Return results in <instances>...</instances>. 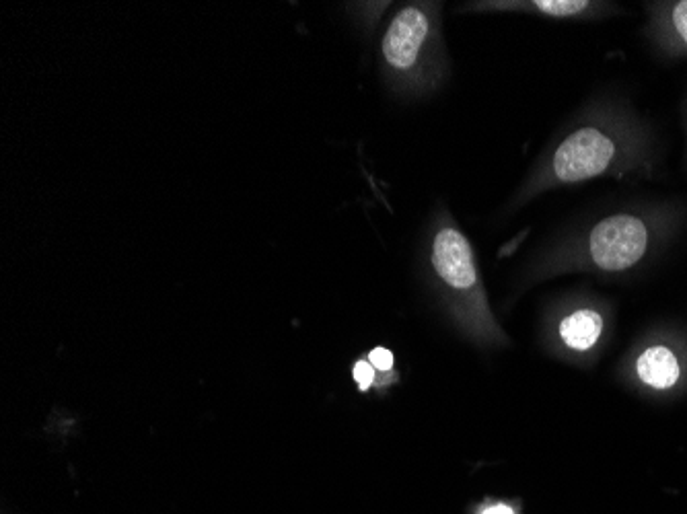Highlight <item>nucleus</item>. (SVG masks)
Here are the masks:
<instances>
[{
	"label": "nucleus",
	"mask_w": 687,
	"mask_h": 514,
	"mask_svg": "<svg viewBox=\"0 0 687 514\" xmlns=\"http://www.w3.org/2000/svg\"><path fill=\"white\" fill-rule=\"evenodd\" d=\"M430 15L416 5L404 7L391 21L383 38V58L393 72L410 75L418 68L430 40Z\"/></svg>",
	"instance_id": "2"
},
{
	"label": "nucleus",
	"mask_w": 687,
	"mask_h": 514,
	"mask_svg": "<svg viewBox=\"0 0 687 514\" xmlns=\"http://www.w3.org/2000/svg\"><path fill=\"white\" fill-rule=\"evenodd\" d=\"M482 514H515L511 506H504V504H496V506H490L486 508Z\"/></svg>",
	"instance_id": "11"
},
{
	"label": "nucleus",
	"mask_w": 687,
	"mask_h": 514,
	"mask_svg": "<svg viewBox=\"0 0 687 514\" xmlns=\"http://www.w3.org/2000/svg\"><path fill=\"white\" fill-rule=\"evenodd\" d=\"M648 233L636 216H611L591 231L589 253L593 262L607 272H620L634 266L644 255Z\"/></svg>",
	"instance_id": "1"
},
{
	"label": "nucleus",
	"mask_w": 687,
	"mask_h": 514,
	"mask_svg": "<svg viewBox=\"0 0 687 514\" xmlns=\"http://www.w3.org/2000/svg\"><path fill=\"white\" fill-rule=\"evenodd\" d=\"M603 319L591 309L576 311L568 315L560 325V336L566 346L574 350H589L601 336Z\"/></svg>",
	"instance_id": "6"
},
{
	"label": "nucleus",
	"mask_w": 687,
	"mask_h": 514,
	"mask_svg": "<svg viewBox=\"0 0 687 514\" xmlns=\"http://www.w3.org/2000/svg\"><path fill=\"white\" fill-rule=\"evenodd\" d=\"M432 266L455 290H469L478 282L474 249L455 227H441L432 241Z\"/></svg>",
	"instance_id": "4"
},
{
	"label": "nucleus",
	"mask_w": 687,
	"mask_h": 514,
	"mask_svg": "<svg viewBox=\"0 0 687 514\" xmlns=\"http://www.w3.org/2000/svg\"><path fill=\"white\" fill-rule=\"evenodd\" d=\"M354 381L358 383L360 389L367 391L373 385V381H375V366L371 362H367V360L356 362L354 364Z\"/></svg>",
	"instance_id": "8"
},
{
	"label": "nucleus",
	"mask_w": 687,
	"mask_h": 514,
	"mask_svg": "<svg viewBox=\"0 0 687 514\" xmlns=\"http://www.w3.org/2000/svg\"><path fill=\"white\" fill-rule=\"evenodd\" d=\"M369 362L379 371H389L393 369V354L387 348H375L369 356Z\"/></svg>",
	"instance_id": "10"
},
{
	"label": "nucleus",
	"mask_w": 687,
	"mask_h": 514,
	"mask_svg": "<svg viewBox=\"0 0 687 514\" xmlns=\"http://www.w3.org/2000/svg\"><path fill=\"white\" fill-rule=\"evenodd\" d=\"M673 25L677 33L681 35V40L687 44V0L677 3L673 9Z\"/></svg>",
	"instance_id": "9"
},
{
	"label": "nucleus",
	"mask_w": 687,
	"mask_h": 514,
	"mask_svg": "<svg viewBox=\"0 0 687 514\" xmlns=\"http://www.w3.org/2000/svg\"><path fill=\"white\" fill-rule=\"evenodd\" d=\"M636 371L642 383L655 389H669L679 379V362L669 348H648L636 362Z\"/></svg>",
	"instance_id": "5"
},
{
	"label": "nucleus",
	"mask_w": 687,
	"mask_h": 514,
	"mask_svg": "<svg viewBox=\"0 0 687 514\" xmlns=\"http://www.w3.org/2000/svg\"><path fill=\"white\" fill-rule=\"evenodd\" d=\"M533 7L552 17H572L589 7L585 0H537Z\"/></svg>",
	"instance_id": "7"
},
{
	"label": "nucleus",
	"mask_w": 687,
	"mask_h": 514,
	"mask_svg": "<svg viewBox=\"0 0 687 514\" xmlns=\"http://www.w3.org/2000/svg\"><path fill=\"white\" fill-rule=\"evenodd\" d=\"M616 153L611 138L597 128L572 132L554 155V173L560 181L574 183L595 177L607 169Z\"/></svg>",
	"instance_id": "3"
}]
</instances>
